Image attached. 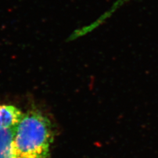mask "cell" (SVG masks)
Returning <instances> with one entry per match:
<instances>
[{"label":"cell","mask_w":158,"mask_h":158,"mask_svg":"<svg viewBox=\"0 0 158 158\" xmlns=\"http://www.w3.org/2000/svg\"><path fill=\"white\" fill-rule=\"evenodd\" d=\"M53 132L52 119L42 111L24 113L13 142L14 158H49Z\"/></svg>","instance_id":"1"},{"label":"cell","mask_w":158,"mask_h":158,"mask_svg":"<svg viewBox=\"0 0 158 158\" xmlns=\"http://www.w3.org/2000/svg\"><path fill=\"white\" fill-rule=\"evenodd\" d=\"M130 1L131 0H117V2H115L112 5V6L107 11L103 13L102 15L96 19L94 21H93L92 23L88 24V25L84 26L80 28H78V34L81 36H83L86 35L87 34L92 32L93 31H94L95 29L102 25L103 23H105L107 21V19H110L118 9L121 8L125 3H127Z\"/></svg>","instance_id":"3"},{"label":"cell","mask_w":158,"mask_h":158,"mask_svg":"<svg viewBox=\"0 0 158 158\" xmlns=\"http://www.w3.org/2000/svg\"><path fill=\"white\" fill-rule=\"evenodd\" d=\"M17 126L0 130V158H14L13 142Z\"/></svg>","instance_id":"4"},{"label":"cell","mask_w":158,"mask_h":158,"mask_svg":"<svg viewBox=\"0 0 158 158\" xmlns=\"http://www.w3.org/2000/svg\"><path fill=\"white\" fill-rule=\"evenodd\" d=\"M23 115L24 113L13 105H0V130L17 126Z\"/></svg>","instance_id":"2"}]
</instances>
